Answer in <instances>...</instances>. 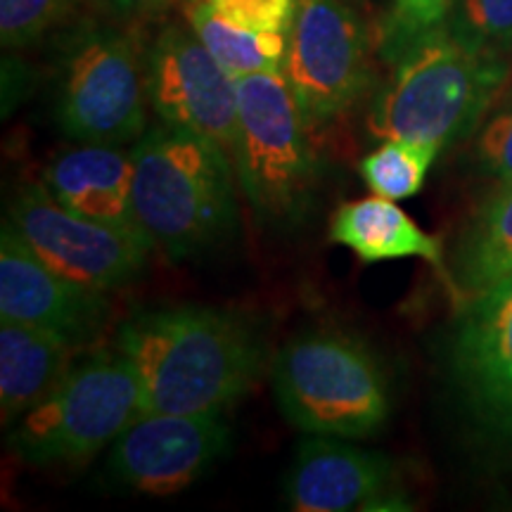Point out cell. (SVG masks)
Returning <instances> with one entry per match:
<instances>
[{"label": "cell", "instance_id": "7402d4cb", "mask_svg": "<svg viewBox=\"0 0 512 512\" xmlns=\"http://www.w3.org/2000/svg\"><path fill=\"white\" fill-rule=\"evenodd\" d=\"M446 24L486 55L508 60L512 53V0H453Z\"/></svg>", "mask_w": 512, "mask_h": 512}, {"label": "cell", "instance_id": "4fadbf2b", "mask_svg": "<svg viewBox=\"0 0 512 512\" xmlns=\"http://www.w3.org/2000/svg\"><path fill=\"white\" fill-rule=\"evenodd\" d=\"M453 368L477 418L512 439V278L465 302Z\"/></svg>", "mask_w": 512, "mask_h": 512}, {"label": "cell", "instance_id": "277c9868", "mask_svg": "<svg viewBox=\"0 0 512 512\" xmlns=\"http://www.w3.org/2000/svg\"><path fill=\"white\" fill-rule=\"evenodd\" d=\"M280 413L304 434L368 439L392 411L389 380L366 342L339 330L292 337L271 363Z\"/></svg>", "mask_w": 512, "mask_h": 512}, {"label": "cell", "instance_id": "8fae6325", "mask_svg": "<svg viewBox=\"0 0 512 512\" xmlns=\"http://www.w3.org/2000/svg\"><path fill=\"white\" fill-rule=\"evenodd\" d=\"M228 446L221 413H143L114 439L107 470L138 494L171 496L207 475Z\"/></svg>", "mask_w": 512, "mask_h": 512}, {"label": "cell", "instance_id": "d6986e66", "mask_svg": "<svg viewBox=\"0 0 512 512\" xmlns=\"http://www.w3.org/2000/svg\"><path fill=\"white\" fill-rule=\"evenodd\" d=\"M188 27L235 81L261 72H280L287 53V34L249 31L216 15L207 0H190Z\"/></svg>", "mask_w": 512, "mask_h": 512}, {"label": "cell", "instance_id": "5bb4252c", "mask_svg": "<svg viewBox=\"0 0 512 512\" xmlns=\"http://www.w3.org/2000/svg\"><path fill=\"white\" fill-rule=\"evenodd\" d=\"M349 441L323 434H309L302 439L285 482V496L292 510L392 508L389 501H396L392 460Z\"/></svg>", "mask_w": 512, "mask_h": 512}, {"label": "cell", "instance_id": "d4e9b609", "mask_svg": "<svg viewBox=\"0 0 512 512\" xmlns=\"http://www.w3.org/2000/svg\"><path fill=\"white\" fill-rule=\"evenodd\" d=\"M477 162L498 185L512 183V105L486 121L477 138Z\"/></svg>", "mask_w": 512, "mask_h": 512}, {"label": "cell", "instance_id": "5b68a950", "mask_svg": "<svg viewBox=\"0 0 512 512\" xmlns=\"http://www.w3.org/2000/svg\"><path fill=\"white\" fill-rule=\"evenodd\" d=\"M309 128L283 69L238 79L233 164L245 200L264 226L292 228L311 209L318 159Z\"/></svg>", "mask_w": 512, "mask_h": 512}, {"label": "cell", "instance_id": "30bf717a", "mask_svg": "<svg viewBox=\"0 0 512 512\" xmlns=\"http://www.w3.org/2000/svg\"><path fill=\"white\" fill-rule=\"evenodd\" d=\"M147 95L162 124L185 128L233 159L238 81L204 48L190 27L166 24L145 53Z\"/></svg>", "mask_w": 512, "mask_h": 512}, {"label": "cell", "instance_id": "603a6c76", "mask_svg": "<svg viewBox=\"0 0 512 512\" xmlns=\"http://www.w3.org/2000/svg\"><path fill=\"white\" fill-rule=\"evenodd\" d=\"M451 5L453 0H394L377 34L382 62L394 64L415 41L446 24Z\"/></svg>", "mask_w": 512, "mask_h": 512}, {"label": "cell", "instance_id": "2e32d148", "mask_svg": "<svg viewBox=\"0 0 512 512\" xmlns=\"http://www.w3.org/2000/svg\"><path fill=\"white\" fill-rule=\"evenodd\" d=\"M330 240L354 252L363 264L425 259L444 273L439 238L425 233L394 200L373 195L342 204L330 223Z\"/></svg>", "mask_w": 512, "mask_h": 512}, {"label": "cell", "instance_id": "8992f818", "mask_svg": "<svg viewBox=\"0 0 512 512\" xmlns=\"http://www.w3.org/2000/svg\"><path fill=\"white\" fill-rule=\"evenodd\" d=\"M145 413L143 387L117 349L72 363L62 380L10 427L8 446L27 465L79 463L112 446Z\"/></svg>", "mask_w": 512, "mask_h": 512}, {"label": "cell", "instance_id": "7c38bea8", "mask_svg": "<svg viewBox=\"0 0 512 512\" xmlns=\"http://www.w3.org/2000/svg\"><path fill=\"white\" fill-rule=\"evenodd\" d=\"M0 320L50 332L81 349L110 325L112 302L105 292L74 283L43 264L5 221L0 233Z\"/></svg>", "mask_w": 512, "mask_h": 512}, {"label": "cell", "instance_id": "ba28073f", "mask_svg": "<svg viewBox=\"0 0 512 512\" xmlns=\"http://www.w3.org/2000/svg\"><path fill=\"white\" fill-rule=\"evenodd\" d=\"M5 221L43 264L100 292L133 283L157 247L140 226L95 221L62 207L43 183L24 185Z\"/></svg>", "mask_w": 512, "mask_h": 512}, {"label": "cell", "instance_id": "9c48e42d", "mask_svg": "<svg viewBox=\"0 0 512 512\" xmlns=\"http://www.w3.org/2000/svg\"><path fill=\"white\" fill-rule=\"evenodd\" d=\"M283 74L309 126L328 124L366 95L370 36L349 0H297Z\"/></svg>", "mask_w": 512, "mask_h": 512}, {"label": "cell", "instance_id": "6da1fadb", "mask_svg": "<svg viewBox=\"0 0 512 512\" xmlns=\"http://www.w3.org/2000/svg\"><path fill=\"white\" fill-rule=\"evenodd\" d=\"M114 349L136 370L145 413H223L266 366L264 335L252 320L192 304L138 311Z\"/></svg>", "mask_w": 512, "mask_h": 512}, {"label": "cell", "instance_id": "ffe728a7", "mask_svg": "<svg viewBox=\"0 0 512 512\" xmlns=\"http://www.w3.org/2000/svg\"><path fill=\"white\" fill-rule=\"evenodd\" d=\"M439 147L415 140L389 138L361 159V178L375 195L387 200H408L425 185L427 171L439 155Z\"/></svg>", "mask_w": 512, "mask_h": 512}, {"label": "cell", "instance_id": "3957f363", "mask_svg": "<svg viewBox=\"0 0 512 512\" xmlns=\"http://www.w3.org/2000/svg\"><path fill=\"white\" fill-rule=\"evenodd\" d=\"M370 102V138L415 140L444 150L467 136L503 86L508 62L472 48L441 24L403 53Z\"/></svg>", "mask_w": 512, "mask_h": 512}, {"label": "cell", "instance_id": "cb8c5ba5", "mask_svg": "<svg viewBox=\"0 0 512 512\" xmlns=\"http://www.w3.org/2000/svg\"><path fill=\"white\" fill-rule=\"evenodd\" d=\"M216 15L249 31H290L297 0H207Z\"/></svg>", "mask_w": 512, "mask_h": 512}, {"label": "cell", "instance_id": "7a4b0ae2", "mask_svg": "<svg viewBox=\"0 0 512 512\" xmlns=\"http://www.w3.org/2000/svg\"><path fill=\"white\" fill-rule=\"evenodd\" d=\"M131 157L136 221L166 256H200L235 233L233 159L219 145L159 124L136 140Z\"/></svg>", "mask_w": 512, "mask_h": 512}, {"label": "cell", "instance_id": "ac0fdd59", "mask_svg": "<svg viewBox=\"0 0 512 512\" xmlns=\"http://www.w3.org/2000/svg\"><path fill=\"white\" fill-rule=\"evenodd\" d=\"M512 278V183L498 185L460 240L456 297L472 299Z\"/></svg>", "mask_w": 512, "mask_h": 512}, {"label": "cell", "instance_id": "484cf974", "mask_svg": "<svg viewBox=\"0 0 512 512\" xmlns=\"http://www.w3.org/2000/svg\"><path fill=\"white\" fill-rule=\"evenodd\" d=\"M174 0H100V5L119 22H143L152 19L169 8Z\"/></svg>", "mask_w": 512, "mask_h": 512}, {"label": "cell", "instance_id": "e0dca14e", "mask_svg": "<svg viewBox=\"0 0 512 512\" xmlns=\"http://www.w3.org/2000/svg\"><path fill=\"white\" fill-rule=\"evenodd\" d=\"M72 347L29 325L0 323V418L12 427L67 373Z\"/></svg>", "mask_w": 512, "mask_h": 512}, {"label": "cell", "instance_id": "44dd1931", "mask_svg": "<svg viewBox=\"0 0 512 512\" xmlns=\"http://www.w3.org/2000/svg\"><path fill=\"white\" fill-rule=\"evenodd\" d=\"M83 0H0V41L24 50L79 17Z\"/></svg>", "mask_w": 512, "mask_h": 512}, {"label": "cell", "instance_id": "9a60e30c", "mask_svg": "<svg viewBox=\"0 0 512 512\" xmlns=\"http://www.w3.org/2000/svg\"><path fill=\"white\" fill-rule=\"evenodd\" d=\"M41 183L62 207L88 219L138 226L133 209V157L124 145L79 143L57 152Z\"/></svg>", "mask_w": 512, "mask_h": 512}, {"label": "cell", "instance_id": "52a82bcc", "mask_svg": "<svg viewBox=\"0 0 512 512\" xmlns=\"http://www.w3.org/2000/svg\"><path fill=\"white\" fill-rule=\"evenodd\" d=\"M147 62L131 31L76 22L62 38L55 119L76 143H136L147 131Z\"/></svg>", "mask_w": 512, "mask_h": 512}]
</instances>
